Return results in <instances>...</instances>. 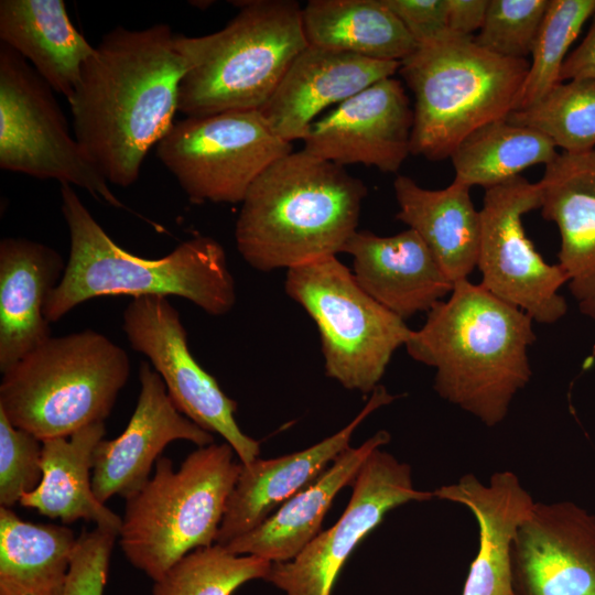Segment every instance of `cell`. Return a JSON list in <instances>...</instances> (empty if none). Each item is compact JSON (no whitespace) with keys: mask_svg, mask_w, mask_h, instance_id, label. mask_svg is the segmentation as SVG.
Here are the masks:
<instances>
[{"mask_svg":"<svg viewBox=\"0 0 595 595\" xmlns=\"http://www.w3.org/2000/svg\"><path fill=\"white\" fill-rule=\"evenodd\" d=\"M180 34L164 23L116 26L82 67L71 106L75 138L108 183L127 187L173 126L188 68Z\"/></svg>","mask_w":595,"mask_h":595,"instance_id":"1","label":"cell"},{"mask_svg":"<svg viewBox=\"0 0 595 595\" xmlns=\"http://www.w3.org/2000/svg\"><path fill=\"white\" fill-rule=\"evenodd\" d=\"M533 320L482 284H454L405 343L409 356L435 369L434 390L444 400L496 426L531 378L528 348Z\"/></svg>","mask_w":595,"mask_h":595,"instance_id":"2","label":"cell"},{"mask_svg":"<svg viewBox=\"0 0 595 595\" xmlns=\"http://www.w3.org/2000/svg\"><path fill=\"white\" fill-rule=\"evenodd\" d=\"M367 193L344 166L292 151L249 187L235 226L237 249L262 272L336 256L358 230Z\"/></svg>","mask_w":595,"mask_h":595,"instance_id":"3","label":"cell"},{"mask_svg":"<svg viewBox=\"0 0 595 595\" xmlns=\"http://www.w3.org/2000/svg\"><path fill=\"white\" fill-rule=\"evenodd\" d=\"M61 196L71 251L64 274L45 305L50 323L87 300L109 295L180 296L213 316L226 315L235 306V279L223 246L214 238L196 236L164 257L141 258L109 237L72 185L62 184Z\"/></svg>","mask_w":595,"mask_h":595,"instance_id":"4","label":"cell"},{"mask_svg":"<svg viewBox=\"0 0 595 595\" xmlns=\"http://www.w3.org/2000/svg\"><path fill=\"white\" fill-rule=\"evenodd\" d=\"M227 25L203 36L178 35L188 61L178 111L202 117L260 110L307 46L302 8L293 0H248Z\"/></svg>","mask_w":595,"mask_h":595,"instance_id":"5","label":"cell"},{"mask_svg":"<svg viewBox=\"0 0 595 595\" xmlns=\"http://www.w3.org/2000/svg\"><path fill=\"white\" fill-rule=\"evenodd\" d=\"M529 64L496 55L474 36L448 33L418 45L399 68L414 96L411 154L451 158L473 131L506 119L516 109Z\"/></svg>","mask_w":595,"mask_h":595,"instance_id":"6","label":"cell"},{"mask_svg":"<svg viewBox=\"0 0 595 595\" xmlns=\"http://www.w3.org/2000/svg\"><path fill=\"white\" fill-rule=\"evenodd\" d=\"M131 364L106 335L84 329L50 337L0 383V411L41 441L69 436L111 413Z\"/></svg>","mask_w":595,"mask_h":595,"instance_id":"7","label":"cell"},{"mask_svg":"<svg viewBox=\"0 0 595 595\" xmlns=\"http://www.w3.org/2000/svg\"><path fill=\"white\" fill-rule=\"evenodd\" d=\"M224 442L193 451L177 470L160 456L154 475L126 499L118 533L128 561L152 581L192 551L216 543L242 464Z\"/></svg>","mask_w":595,"mask_h":595,"instance_id":"8","label":"cell"},{"mask_svg":"<svg viewBox=\"0 0 595 595\" xmlns=\"http://www.w3.org/2000/svg\"><path fill=\"white\" fill-rule=\"evenodd\" d=\"M284 290L316 324L327 377L371 393L412 329L367 294L336 256L286 270Z\"/></svg>","mask_w":595,"mask_h":595,"instance_id":"9","label":"cell"},{"mask_svg":"<svg viewBox=\"0 0 595 595\" xmlns=\"http://www.w3.org/2000/svg\"><path fill=\"white\" fill-rule=\"evenodd\" d=\"M51 86L26 60L0 44V166L76 185L125 208L69 132Z\"/></svg>","mask_w":595,"mask_h":595,"instance_id":"10","label":"cell"},{"mask_svg":"<svg viewBox=\"0 0 595 595\" xmlns=\"http://www.w3.org/2000/svg\"><path fill=\"white\" fill-rule=\"evenodd\" d=\"M293 151L259 110H232L174 122L156 155L196 204L241 203L274 161Z\"/></svg>","mask_w":595,"mask_h":595,"instance_id":"11","label":"cell"},{"mask_svg":"<svg viewBox=\"0 0 595 595\" xmlns=\"http://www.w3.org/2000/svg\"><path fill=\"white\" fill-rule=\"evenodd\" d=\"M541 207L539 182L519 175L485 191L477 268L482 284L540 324H553L567 311L559 293L569 281L559 263H548L527 237L522 217Z\"/></svg>","mask_w":595,"mask_h":595,"instance_id":"12","label":"cell"},{"mask_svg":"<svg viewBox=\"0 0 595 595\" xmlns=\"http://www.w3.org/2000/svg\"><path fill=\"white\" fill-rule=\"evenodd\" d=\"M122 318L130 346L149 359L176 409L205 431L219 434L241 464L256 461L260 443L241 431L235 419L237 402L193 357L180 313L169 299L133 298Z\"/></svg>","mask_w":595,"mask_h":595,"instance_id":"13","label":"cell"},{"mask_svg":"<svg viewBox=\"0 0 595 595\" xmlns=\"http://www.w3.org/2000/svg\"><path fill=\"white\" fill-rule=\"evenodd\" d=\"M339 519L321 531L294 559L274 562L267 582L284 595H332L337 577L359 542L392 509L410 501H430L433 491L414 487L411 466L376 448L354 482Z\"/></svg>","mask_w":595,"mask_h":595,"instance_id":"14","label":"cell"},{"mask_svg":"<svg viewBox=\"0 0 595 595\" xmlns=\"http://www.w3.org/2000/svg\"><path fill=\"white\" fill-rule=\"evenodd\" d=\"M513 595H595V515L536 501L510 552Z\"/></svg>","mask_w":595,"mask_h":595,"instance_id":"15","label":"cell"},{"mask_svg":"<svg viewBox=\"0 0 595 595\" xmlns=\"http://www.w3.org/2000/svg\"><path fill=\"white\" fill-rule=\"evenodd\" d=\"M413 108L402 83L383 78L315 120L303 150L336 163L396 173L410 151Z\"/></svg>","mask_w":595,"mask_h":595,"instance_id":"16","label":"cell"},{"mask_svg":"<svg viewBox=\"0 0 595 595\" xmlns=\"http://www.w3.org/2000/svg\"><path fill=\"white\" fill-rule=\"evenodd\" d=\"M139 380L140 393L126 429L113 440H101L95 451L91 487L102 504L140 490L169 443L185 440L198 447L214 443L213 433L176 409L150 363L141 361Z\"/></svg>","mask_w":595,"mask_h":595,"instance_id":"17","label":"cell"},{"mask_svg":"<svg viewBox=\"0 0 595 595\" xmlns=\"http://www.w3.org/2000/svg\"><path fill=\"white\" fill-rule=\"evenodd\" d=\"M397 396L378 386L360 412L343 429L318 443L284 456L241 467L226 504L216 543L225 545L253 530L289 498L315 482L349 447L356 429Z\"/></svg>","mask_w":595,"mask_h":595,"instance_id":"18","label":"cell"},{"mask_svg":"<svg viewBox=\"0 0 595 595\" xmlns=\"http://www.w3.org/2000/svg\"><path fill=\"white\" fill-rule=\"evenodd\" d=\"M401 63L307 45L259 110L270 129L292 143L304 140L315 118L332 105L399 72Z\"/></svg>","mask_w":595,"mask_h":595,"instance_id":"19","label":"cell"},{"mask_svg":"<svg viewBox=\"0 0 595 595\" xmlns=\"http://www.w3.org/2000/svg\"><path fill=\"white\" fill-rule=\"evenodd\" d=\"M343 252L353 257V273L360 288L403 320L428 313L454 286L410 228L386 237L357 230Z\"/></svg>","mask_w":595,"mask_h":595,"instance_id":"20","label":"cell"},{"mask_svg":"<svg viewBox=\"0 0 595 595\" xmlns=\"http://www.w3.org/2000/svg\"><path fill=\"white\" fill-rule=\"evenodd\" d=\"M437 499L467 507L478 523L479 547L462 595H513L511 547L536 501L510 472L494 473L488 484L465 474L457 483L433 490Z\"/></svg>","mask_w":595,"mask_h":595,"instance_id":"21","label":"cell"},{"mask_svg":"<svg viewBox=\"0 0 595 595\" xmlns=\"http://www.w3.org/2000/svg\"><path fill=\"white\" fill-rule=\"evenodd\" d=\"M66 263L58 251L21 237L0 241V371L51 336L44 310Z\"/></svg>","mask_w":595,"mask_h":595,"instance_id":"22","label":"cell"},{"mask_svg":"<svg viewBox=\"0 0 595 595\" xmlns=\"http://www.w3.org/2000/svg\"><path fill=\"white\" fill-rule=\"evenodd\" d=\"M541 215L560 232L559 264L578 303L595 299V150L562 152L545 165Z\"/></svg>","mask_w":595,"mask_h":595,"instance_id":"23","label":"cell"},{"mask_svg":"<svg viewBox=\"0 0 595 595\" xmlns=\"http://www.w3.org/2000/svg\"><path fill=\"white\" fill-rule=\"evenodd\" d=\"M391 440L380 430L358 447H348L311 485L283 502L253 530L224 547L234 554L256 555L272 563L294 559L322 530L336 495L351 485L361 465Z\"/></svg>","mask_w":595,"mask_h":595,"instance_id":"24","label":"cell"},{"mask_svg":"<svg viewBox=\"0 0 595 595\" xmlns=\"http://www.w3.org/2000/svg\"><path fill=\"white\" fill-rule=\"evenodd\" d=\"M469 190L456 180L441 190L421 187L405 175L393 182L396 218L422 238L454 284L467 280L479 253L480 214Z\"/></svg>","mask_w":595,"mask_h":595,"instance_id":"25","label":"cell"},{"mask_svg":"<svg viewBox=\"0 0 595 595\" xmlns=\"http://www.w3.org/2000/svg\"><path fill=\"white\" fill-rule=\"evenodd\" d=\"M0 39L67 99L95 52L73 25L63 0H1Z\"/></svg>","mask_w":595,"mask_h":595,"instance_id":"26","label":"cell"},{"mask_svg":"<svg viewBox=\"0 0 595 595\" xmlns=\"http://www.w3.org/2000/svg\"><path fill=\"white\" fill-rule=\"evenodd\" d=\"M105 434V423L97 422L69 436L42 441L43 477L21 497V506L64 523L82 519L119 533L122 518L100 502L91 487L94 455Z\"/></svg>","mask_w":595,"mask_h":595,"instance_id":"27","label":"cell"},{"mask_svg":"<svg viewBox=\"0 0 595 595\" xmlns=\"http://www.w3.org/2000/svg\"><path fill=\"white\" fill-rule=\"evenodd\" d=\"M307 45L402 62L418 47L385 0H310L302 8Z\"/></svg>","mask_w":595,"mask_h":595,"instance_id":"28","label":"cell"},{"mask_svg":"<svg viewBox=\"0 0 595 595\" xmlns=\"http://www.w3.org/2000/svg\"><path fill=\"white\" fill-rule=\"evenodd\" d=\"M77 537L0 507V595H62Z\"/></svg>","mask_w":595,"mask_h":595,"instance_id":"29","label":"cell"},{"mask_svg":"<svg viewBox=\"0 0 595 595\" xmlns=\"http://www.w3.org/2000/svg\"><path fill=\"white\" fill-rule=\"evenodd\" d=\"M555 144L541 132L509 122L491 121L468 134L453 151L454 180L485 190L520 175L533 165H548L556 156Z\"/></svg>","mask_w":595,"mask_h":595,"instance_id":"30","label":"cell"},{"mask_svg":"<svg viewBox=\"0 0 595 595\" xmlns=\"http://www.w3.org/2000/svg\"><path fill=\"white\" fill-rule=\"evenodd\" d=\"M506 119L541 132L563 152L595 150V78L561 82L540 100L511 111Z\"/></svg>","mask_w":595,"mask_h":595,"instance_id":"31","label":"cell"},{"mask_svg":"<svg viewBox=\"0 0 595 595\" xmlns=\"http://www.w3.org/2000/svg\"><path fill=\"white\" fill-rule=\"evenodd\" d=\"M272 562L256 555H239L215 543L182 558L159 580L153 595H232L252 580L268 577Z\"/></svg>","mask_w":595,"mask_h":595,"instance_id":"32","label":"cell"},{"mask_svg":"<svg viewBox=\"0 0 595 595\" xmlns=\"http://www.w3.org/2000/svg\"><path fill=\"white\" fill-rule=\"evenodd\" d=\"M594 14L595 0L549 1L515 110L533 105L561 83L570 46Z\"/></svg>","mask_w":595,"mask_h":595,"instance_id":"33","label":"cell"},{"mask_svg":"<svg viewBox=\"0 0 595 595\" xmlns=\"http://www.w3.org/2000/svg\"><path fill=\"white\" fill-rule=\"evenodd\" d=\"M550 0H488L483 25L474 42L506 58L531 55Z\"/></svg>","mask_w":595,"mask_h":595,"instance_id":"34","label":"cell"},{"mask_svg":"<svg viewBox=\"0 0 595 595\" xmlns=\"http://www.w3.org/2000/svg\"><path fill=\"white\" fill-rule=\"evenodd\" d=\"M42 441L0 411V505L11 508L41 483Z\"/></svg>","mask_w":595,"mask_h":595,"instance_id":"35","label":"cell"},{"mask_svg":"<svg viewBox=\"0 0 595 595\" xmlns=\"http://www.w3.org/2000/svg\"><path fill=\"white\" fill-rule=\"evenodd\" d=\"M117 537V532L100 527L80 532L62 595L104 594Z\"/></svg>","mask_w":595,"mask_h":595,"instance_id":"36","label":"cell"},{"mask_svg":"<svg viewBox=\"0 0 595 595\" xmlns=\"http://www.w3.org/2000/svg\"><path fill=\"white\" fill-rule=\"evenodd\" d=\"M416 45L448 34L446 0H385Z\"/></svg>","mask_w":595,"mask_h":595,"instance_id":"37","label":"cell"},{"mask_svg":"<svg viewBox=\"0 0 595 595\" xmlns=\"http://www.w3.org/2000/svg\"><path fill=\"white\" fill-rule=\"evenodd\" d=\"M488 0H446V25L451 34L469 37L479 31Z\"/></svg>","mask_w":595,"mask_h":595,"instance_id":"38","label":"cell"},{"mask_svg":"<svg viewBox=\"0 0 595 595\" xmlns=\"http://www.w3.org/2000/svg\"><path fill=\"white\" fill-rule=\"evenodd\" d=\"M574 78H595V14L586 35L562 66L561 82Z\"/></svg>","mask_w":595,"mask_h":595,"instance_id":"39","label":"cell"},{"mask_svg":"<svg viewBox=\"0 0 595 595\" xmlns=\"http://www.w3.org/2000/svg\"><path fill=\"white\" fill-rule=\"evenodd\" d=\"M578 305H580V311L583 314L595 320V299L587 302L578 303Z\"/></svg>","mask_w":595,"mask_h":595,"instance_id":"40","label":"cell"}]
</instances>
